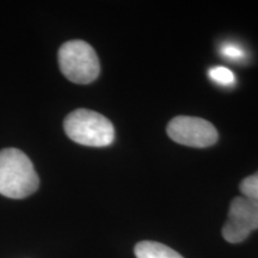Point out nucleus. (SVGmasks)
Instances as JSON below:
<instances>
[{
	"mask_svg": "<svg viewBox=\"0 0 258 258\" xmlns=\"http://www.w3.org/2000/svg\"><path fill=\"white\" fill-rule=\"evenodd\" d=\"M40 179L29 157L18 148L0 151V194L9 199H25L38 189Z\"/></svg>",
	"mask_w": 258,
	"mask_h": 258,
	"instance_id": "1",
	"label": "nucleus"
},
{
	"mask_svg": "<svg viewBox=\"0 0 258 258\" xmlns=\"http://www.w3.org/2000/svg\"><path fill=\"white\" fill-rule=\"evenodd\" d=\"M64 133L74 143L89 147H105L115 139L114 125L105 116L89 109H77L63 121Z\"/></svg>",
	"mask_w": 258,
	"mask_h": 258,
	"instance_id": "2",
	"label": "nucleus"
},
{
	"mask_svg": "<svg viewBox=\"0 0 258 258\" xmlns=\"http://www.w3.org/2000/svg\"><path fill=\"white\" fill-rule=\"evenodd\" d=\"M57 57L61 72L70 82L84 85L98 78L101 71L98 56L85 41L64 42L60 47Z\"/></svg>",
	"mask_w": 258,
	"mask_h": 258,
	"instance_id": "3",
	"label": "nucleus"
},
{
	"mask_svg": "<svg viewBox=\"0 0 258 258\" xmlns=\"http://www.w3.org/2000/svg\"><path fill=\"white\" fill-rule=\"evenodd\" d=\"M167 134L177 144L189 147H209L218 141V132L211 122L192 116H177L167 124Z\"/></svg>",
	"mask_w": 258,
	"mask_h": 258,
	"instance_id": "4",
	"label": "nucleus"
},
{
	"mask_svg": "<svg viewBox=\"0 0 258 258\" xmlns=\"http://www.w3.org/2000/svg\"><path fill=\"white\" fill-rule=\"evenodd\" d=\"M258 228V203L239 196L231 202L222 235L228 243L237 244L246 239Z\"/></svg>",
	"mask_w": 258,
	"mask_h": 258,
	"instance_id": "5",
	"label": "nucleus"
},
{
	"mask_svg": "<svg viewBox=\"0 0 258 258\" xmlns=\"http://www.w3.org/2000/svg\"><path fill=\"white\" fill-rule=\"evenodd\" d=\"M134 252L137 258H184L166 245L150 240L138 243Z\"/></svg>",
	"mask_w": 258,
	"mask_h": 258,
	"instance_id": "6",
	"label": "nucleus"
},
{
	"mask_svg": "<svg viewBox=\"0 0 258 258\" xmlns=\"http://www.w3.org/2000/svg\"><path fill=\"white\" fill-rule=\"evenodd\" d=\"M209 77L214 83L222 86H231L235 82V77L231 70L224 66H215L209 71Z\"/></svg>",
	"mask_w": 258,
	"mask_h": 258,
	"instance_id": "7",
	"label": "nucleus"
},
{
	"mask_svg": "<svg viewBox=\"0 0 258 258\" xmlns=\"http://www.w3.org/2000/svg\"><path fill=\"white\" fill-rule=\"evenodd\" d=\"M239 190L243 194L244 198L250 199L258 203V171L253 175L241 180Z\"/></svg>",
	"mask_w": 258,
	"mask_h": 258,
	"instance_id": "8",
	"label": "nucleus"
},
{
	"mask_svg": "<svg viewBox=\"0 0 258 258\" xmlns=\"http://www.w3.org/2000/svg\"><path fill=\"white\" fill-rule=\"evenodd\" d=\"M221 54L231 60H240L244 56V50L238 44L225 43L221 47Z\"/></svg>",
	"mask_w": 258,
	"mask_h": 258,
	"instance_id": "9",
	"label": "nucleus"
}]
</instances>
